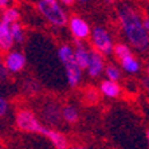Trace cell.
<instances>
[{
	"label": "cell",
	"mask_w": 149,
	"mask_h": 149,
	"mask_svg": "<svg viewBox=\"0 0 149 149\" xmlns=\"http://www.w3.org/2000/svg\"><path fill=\"white\" fill-rule=\"evenodd\" d=\"M118 23L121 31L126 38L130 47L140 52H144L149 49V34L144 28L142 17L132 6L121 4L117 10Z\"/></svg>",
	"instance_id": "cell-1"
},
{
	"label": "cell",
	"mask_w": 149,
	"mask_h": 149,
	"mask_svg": "<svg viewBox=\"0 0 149 149\" xmlns=\"http://www.w3.org/2000/svg\"><path fill=\"white\" fill-rule=\"evenodd\" d=\"M58 58L62 62L65 71H66V79L69 86L75 87L79 85L82 79V69L75 62L74 58V49L70 45H62L58 49Z\"/></svg>",
	"instance_id": "cell-2"
},
{
	"label": "cell",
	"mask_w": 149,
	"mask_h": 149,
	"mask_svg": "<svg viewBox=\"0 0 149 149\" xmlns=\"http://www.w3.org/2000/svg\"><path fill=\"white\" fill-rule=\"evenodd\" d=\"M36 8L40 12V15L49 22L51 26L55 27H65L67 24V14L63 10L62 4L56 1V3H47L45 0H39L36 3Z\"/></svg>",
	"instance_id": "cell-3"
},
{
	"label": "cell",
	"mask_w": 149,
	"mask_h": 149,
	"mask_svg": "<svg viewBox=\"0 0 149 149\" xmlns=\"http://www.w3.org/2000/svg\"><path fill=\"white\" fill-rule=\"evenodd\" d=\"M15 125L19 130L27 133H38L42 134L45 125L40 122L39 117L32 110L28 109H20L15 116Z\"/></svg>",
	"instance_id": "cell-4"
},
{
	"label": "cell",
	"mask_w": 149,
	"mask_h": 149,
	"mask_svg": "<svg viewBox=\"0 0 149 149\" xmlns=\"http://www.w3.org/2000/svg\"><path fill=\"white\" fill-rule=\"evenodd\" d=\"M90 39H91V43H93L94 50L100 51L102 55H109V54L113 52L114 42H113L110 32L105 27L97 26V27L91 28Z\"/></svg>",
	"instance_id": "cell-5"
},
{
	"label": "cell",
	"mask_w": 149,
	"mask_h": 149,
	"mask_svg": "<svg viewBox=\"0 0 149 149\" xmlns=\"http://www.w3.org/2000/svg\"><path fill=\"white\" fill-rule=\"evenodd\" d=\"M40 117L45 121V124L50 126H56L62 122V108L56 102L49 101L46 102L40 109Z\"/></svg>",
	"instance_id": "cell-6"
},
{
	"label": "cell",
	"mask_w": 149,
	"mask_h": 149,
	"mask_svg": "<svg viewBox=\"0 0 149 149\" xmlns=\"http://www.w3.org/2000/svg\"><path fill=\"white\" fill-rule=\"evenodd\" d=\"M67 26H69L70 32L73 34V36L75 39L85 40V39L90 38L91 27L83 17L74 15V16H71L69 20H67Z\"/></svg>",
	"instance_id": "cell-7"
},
{
	"label": "cell",
	"mask_w": 149,
	"mask_h": 149,
	"mask_svg": "<svg viewBox=\"0 0 149 149\" xmlns=\"http://www.w3.org/2000/svg\"><path fill=\"white\" fill-rule=\"evenodd\" d=\"M4 66L8 70V73H20L26 67V55L22 51H8L4 59Z\"/></svg>",
	"instance_id": "cell-8"
},
{
	"label": "cell",
	"mask_w": 149,
	"mask_h": 149,
	"mask_svg": "<svg viewBox=\"0 0 149 149\" xmlns=\"http://www.w3.org/2000/svg\"><path fill=\"white\" fill-rule=\"evenodd\" d=\"M105 67V61L104 56L100 51L97 50H89V63H87V74L91 78H97L104 73Z\"/></svg>",
	"instance_id": "cell-9"
},
{
	"label": "cell",
	"mask_w": 149,
	"mask_h": 149,
	"mask_svg": "<svg viewBox=\"0 0 149 149\" xmlns=\"http://www.w3.org/2000/svg\"><path fill=\"white\" fill-rule=\"evenodd\" d=\"M42 136H46L55 149H67L69 148V141H67L66 136L63 134V133H61L59 130H55V129L49 128V126H45Z\"/></svg>",
	"instance_id": "cell-10"
},
{
	"label": "cell",
	"mask_w": 149,
	"mask_h": 149,
	"mask_svg": "<svg viewBox=\"0 0 149 149\" xmlns=\"http://www.w3.org/2000/svg\"><path fill=\"white\" fill-rule=\"evenodd\" d=\"M14 46V39L11 34V23L0 17V51H10Z\"/></svg>",
	"instance_id": "cell-11"
},
{
	"label": "cell",
	"mask_w": 149,
	"mask_h": 149,
	"mask_svg": "<svg viewBox=\"0 0 149 149\" xmlns=\"http://www.w3.org/2000/svg\"><path fill=\"white\" fill-rule=\"evenodd\" d=\"M74 58H75L77 65L82 70H86L87 63H89V49L82 43V40L75 39V47H74Z\"/></svg>",
	"instance_id": "cell-12"
},
{
	"label": "cell",
	"mask_w": 149,
	"mask_h": 149,
	"mask_svg": "<svg viewBox=\"0 0 149 149\" xmlns=\"http://www.w3.org/2000/svg\"><path fill=\"white\" fill-rule=\"evenodd\" d=\"M100 91L108 98H117L120 95V93H121V87L117 83V81H111L106 78L105 81L101 82Z\"/></svg>",
	"instance_id": "cell-13"
},
{
	"label": "cell",
	"mask_w": 149,
	"mask_h": 149,
	"mask_svg": "<svg viewBox=\"0 0 149 149\" xmlns=\"http://www.w3.org/2000/svg\"><path fill=\"white\" fill-rule=\"evenodd\" d=\"M120 63H121V67L129 74H136L139 73L140 70V62L133 56V54H129V55L124 56V58L120 59Z\"/></svg>",
	"instance_id": "cell-14"
},
{
	"label": "cell",
	"mask_w": 149,
	"mask_h": 149,
	"mask_svg": "<svg viewBox=\"0 0 149 149\" xmlns=\"http://www.w3.org/2000/svg\"><path fill=\"white\" fill-rule=\"evenodd\" d=\"M62 118L63 121L69 122V124H75L79 120V111L74 105H65L62 106Z\"/></svg>",
	"instance_id": "cell-15"
},
{
	"label": "cell",
	"mask_w": 149,
	"mask_h": 149,
	"mask_svg": "<svg viewBox=\"0 0 149 149\" xmlns=\"http://www.w3.org/2000/svg\"><path fill=\"white\" fill-rule=\"evenodd\" d=\"M11 34H12V39H14V43L22 45V43L26 40L24 28H23V26H22L19 22L11 23Z\"/></svg>",
	"instance_id": "cell-16"
},
{
	"label": "cell",
	"mask_w": 149,
	"mask_h": 149,
	"mask_svg": "<svg viewBox=\"0 0 149 149\" xmlns=\"http://www.w3.org/2000/svg\"><path fill=\"white\" fill-rule=\"evenodd\" d=\"M0 17L3 20L8 22V23H15V22H19V19H20V12L15 7H7V8H4Z\"/></svg>",
	"instance_id": "cell-17"
},
{
	"label": "cell",
	"mask_w": 149,
	"mask_h": 149,
	"mask_svg": "<svg viewBox=\"0 0 149 149\" xmlns=\"http://www.w3.org/2000/svg\"><path fill=\"white\" fill-rule=\"evenodd\" d=\"M111 54H114L116 58L120 61V59L124 58V56L132 54V50H130V47H129L128 45H125V43H114V46H113V52H111Z\"/></svg>",
	"instance_id": "cell-18"
},
{
	"label": "cell",
	"mask_w": 149,
	"mask_h": 149,
	"mask_svg": "<svg viewBox=\"0 0 149 149\" xmlns=\"http://www.w3.org/2000/svg\"><path fill=\"white\" fill-rule=\"evenodd\" d=\"M104 73H105V75H106V78L111 79V81H118L121 78V71H120V69L116 67L114 65H105Z\"/></svg>",
	"instance_id": "cell-19"
},
{
	"label": "cell",
	"mask_w": 149,
	"mask_h": 149,
	"mask_svg": "<svg viewBox=\"0 0 149 149\" xmlns=\"http://www.w3.org/2000/svg\"><path fill=\"white\" fill-rule=\"evenodd\" d=\"M85 100L90 104H94L98 101V90L94 87H87L85 91Z\"/></svg>",
	"instance_id": "cell-20"
},
{
	"label": "cell",
	"mask_w": 149,
	"mask_h": 149,
	"mask_svg": "<svg viewBox=\"0 0 149 149\" xmlns=\"http://www.w3.org/2000/svg\"><path fill=\"white\" fill-rule=\"evenodd\" d=\"M8 109H10V105H8V101L0 94V118L4 117V116L8 113Z\"/></svg>",
	"instance_id": "cell-21"
},
{
	"label": "cell",
	"mask_w": 149,
	"mask_h": 149,
	"mask_svg": "<svg viewBox=\"0 0 149 149\" xmlns=\"http://www.w3.org/2000/svg\"><path fill=\"white\" fill-rule=\"evenodd\" d=\"M24 89L27 91H30V93H36V91L39 90V85L35 82V81L28 79L24 82Z\"/></svg>",
	"instance_id": "cell-22"
},
{
	"label": "cell",
	"mask_w": 149,
	"mask_h": 149,
	"mask_svg": "<svg viewBox=\"0 0 149 149\" xmlns=\"http://www.w3.org/2000/svg\"><path fill=\"white\" fill-rule=\"evenodd\" d=\"M7 78H8V70L6 69V66H4V62L0 61V85L3 82H6Z\"/></svg>",
	"instance_id": "cell-23"
},
{
	"label": "cell",
	"mask_w": 149,
	"mask_h": 149,
	"mask_svg": "<svg viewBox=\"0 0 149 149\" xmlns=\"http://www.w3.org/2000/svg\"><path fill=\"white\" fill-rule=\"evenodd\" d=\"M142 24H144V28L146 30V32L149 34V16L142 17Z\"/></svg>",
	"instance_id": "cell-24"
},
{
	"label": "cell",
	"mask_w": 149,
	"mask_h": 149,
	"mask_svg": "<svg viewBox=\"0 0 149 149\" xmlns=\"http://www.w3.org/2000/svg\"><path fill=\"white\" fill-rule=\"evenodd\" d=\"M10 4H11V0H0V8L1 10L10 7Z\"/></svg>",
	"instance_id": "cell-25"
},
{
	"label": "cell",
	"mask_w": 149,
	"mask_h": 149,
	"mask_svg": "<svg viewBox=\"0 0 149 149\" xmlns=\"http://www.w3.org/2000/svg\"><path fill=\"white\" fill-rule=\"evenodd\" d=\"M59 3H62L63 6H73L75 0H59Z\"/></svg>",
	"instance_id": "cell-26"
},
{
	"label": "cell",
	"mask_w": 149,
	"mask_h": 149,
	"mask_svg": "<svg viewBox=\"0 0 149 149\" xmlns=\"http://www.w3.org/2000/svg\"><path fill=\"white\" fill-rule=\"evenodd\" d=\"M67 149H87V148H85V146L77 145V146H71V148H67Z\"/></svg>",
	"instance_id": "cell-27"
},
{
	"label": "cell",
	"mask_w": 149,
	"mask_h": 149,
	"mask_svg": "<svg viewBox=\"0 0 149 149\" xmlns=\"http://www.w3.org/2000/svg\"><path fill=\"white\" fill-rule=\"evenodd\" d=\"M75 1H78V3H81V4H85V3H87L89 0H75Z\"/></svg>",
	"instance_id": "cell-28"
},
{
	"label": "cell",
	"mask_w": 149,
	"mask_h": 149,
	"mask_svg": "<svg viewBox=\"0 0 149 149\" xmlns=\"http://www.w3.org/2000/svg\"><path fill=\"white\" fill-rule=\"evenodd\" d=\"M45 1H47V3H56L59 0H45Z\"/></svg>",
	"instance_id": "cell-29"
},
{
	"label": "cell",
	"mask_w": 149,
	"mask_h": 149,
	"mask_svg": "<svg viewBox=\"0 0 149 149\" xmlns=\"http://www.w3.org/2000/svg\"><path fill=\"white\" fill-rule=\"evenodd\" d=\"M145 86H146V89H148V90H149V78L145 81Z\"/></svg>",
	"instance_id": "cell-30"
},
{
	"label": "cell",
	"mask_w": 149,
	"mask_h": 149,
	"mask_svg": "<svg viewBox=\"0 0 149 149\" xmlns=\"http://www.w3.org/2000/svg\"><path fill=\"white\" fill-rule=\"evenodd\" d=\"M146 140H148V144H149V130L146 132Z\"/></svg>",
	"instance_id": "cell-31"
},
{
	"label": "cell",
	"mask_w": 149,
	"mask_h": 149,
	"mask_svg": "<svg viewBox=\"0 0 149 149\" xmlns=\"http://www.w3.org/2000/svg\"><path fill=\"white\" fill-rule=\"evenodd\" d=\"M105 1H106V3H113L114 0H105Z\"/></svg>",
	"instance_id": "cell-32"
},
{
	"label": "cell",
	"mask_w": 149,
	"mask_h": 149,
	"mask_svg": "<svg viewBox=\"0 0 149 149\" xmlns=\"http://www.w3.org/2000/svg\"><path fill=\"white\" fill-rule=\"evenodd\" d=\"M148 75H149V65H148Z\"/></svg>",
	"instance_id": "cell-33"
}]
</instances>
